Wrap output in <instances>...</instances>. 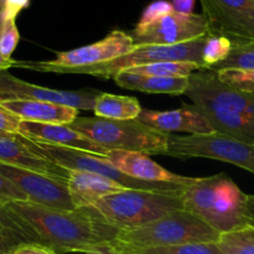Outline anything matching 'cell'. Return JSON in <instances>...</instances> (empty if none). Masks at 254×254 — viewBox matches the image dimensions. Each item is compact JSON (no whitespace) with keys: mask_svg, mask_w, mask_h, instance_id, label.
Instances as JSON below:
<instances>
[{"mask_svg":"<svg viewBox=\"0 0 254 254\" xmlns=\"http://www.w3.org/2000/svg\"><path fill=\"white\" fill-rule=\"evenodd\" d=\"M27 245H40L57 254L91 253L111 250L119 233L93 206L60 211L30 201L2 203Z\"/></svg>","mask_w":254,"mask_h":254,"instance_id":"obj_1","label":"cell"},{"mask_svg":"<svg viewBox=\"0 0 254 254\" xmlns=\"http://www.w3.org/2000/svg\"><path fill=\"white\" fill-rule=\"evenodd\" d=\"M247 196L226 173L197 178L183 193L184 208L220 235L251 225Z\"/></svg>","mask_w":254,"mask_h":254,"instance_id":"obj_2","label":"cell"},{"mask_svg":"<svg viewBox=\"0 0 254 254\" xmlns=\"http://www.w3.org/2000/svg\"><path fill=\"white\" fill-rule=\"evenodd\" d=\"M220 233L186 210H178L159 220L130 230L119 231L111 247H169L190 243H217Z\"/></svg>","mask_w":254,"mask_h":254,"instance_id":"obj_3","label":"cell"},{"mask_svg":"<svg viewBox=\"0 0 254 254\" xmlns=\"http://www.w3.org/2000/svg\"><path fill=\"white\" fill-rule=\"evenodd\" d=\"M69 126L108 150H124L161 155L171 134L146 126L136 119L116 121L99 117H77Z\"/></svg>","mask_w":254,"mask_h":254,"instance_id":"obj_4","label":"cell"},{"mask_svg":"<svg viewBox=\"0 0 254 254\" xmlns=\"http://www.w3.org/2000/svg\"><path fill=\"white\" fill-rule=\"evenodd\" d=\"M104 220L118 230H130L185 210L183 195L126 189L93 203Z\"/></svg>","mask_w":254,"mask_h":254,"instance_id":"obj_5","label":"cell"},{"mask_svg":"<svg viewBox=\"0 0 254 254\" xmlns=\"http://www.w3.org/2000/svg\"><path fill=\"white\" fill-rule=\"evenodd\" d=\"M29 143L35 151L50 159L57 165L62 166L68 170H81L87 173H93L97 175L104 176L107 179L116 181L119 185L124 186L130 190L151 191V192L163 193H178L183 195L188 186L176 185V184H164V183H148L138 179L130 178L122 173L121 170L112 165L107 156L97 155V154L88 153V151L77 150V149L64 148V146L51 145V144L41 143L29 139Z\"/></svg>","mask_w":254,"mask_h":254,"instance_id":"obj_6","label":"cell"},{"mask_svg":"<svg viewBox=\"0 0 254 254\" xmlns=\"http://www.w3.org/2000/svg\"><path fill=\"white\" fill-rule=\"evenodd\" d=\"M207 35L192 41L183 42L175 45H141L134 46L131 51L121 57L81 68L66 69L62 73L89 74L99 78L111 79L119 72L133 67L144 64H155V62H193L202 66L203 68V47L206 44Z\"/></svg>","mask_w":254,"mask_h":254,"instance_id":"obj_7","label":"cell"},{"mask_svg":"<svg viewBox=\"0 0 254 254\" xmlns=\"http://www.w3.org/2000/svg\"><path fill=\"white\" fill-rule=\"evenodd\" d=\"M161 155L171 158H206L223 161L254 174V144L243 143L220 133L206 135H171Z\"/></svg>","mask_w":254,"mask_h":254,"instance_id":"obj_8","label":"cell"},{"mask_svg":"<svg viewBox=\"0 0 254 254\" xmlns=\"http://www.w3.org/2000/svg\"><path fill=\"white\" fill-rule=\"evenodd\" d=\"M134 46L135 45L130 34H127L122 30H114L104 39L94 44L78 47L71 51L59 52L56 57L50 61H15L14 66L32 71L62 73L66 69L81 68L112 61L117 57L128 54L134 49Z\"/></svg>","mask_w":254,"mask_h":254,"instance_id":"obj_9","label":"cell"},{"mask_svg":"<svg viewBox=\"0 0 254 254\" xmlns=\"http://www.w3.org/2000/svg\"><path fill=\"white\" fill-rule=\"evenodd\" d=\"M208 34L227 37L235 45L254 41V0H200Z\"/></svg>","mask_w":254,"mask_h":254,"instance_id":"obj_10","label":"cell"},{"mask_svg":"<svg viewBox=\"0 0 254 254\" xmlns=\"http://www.w3.org/2000/svg\"><path fill=\"white\" fill-rule=\"evenodd\" d=\"M208 22L203 14L184 15L173 10L148 26H135L130 36L135 46L175 45L200 39L208 35Z\"/></svg>","mask_w":254,"mask_h":254,"instance_id":"obj_11","label":"cell"},{"mask_svg":"<svg viewBox=\"0 0 254 254\" xmlns=\"http://www.w3.org/2000/svg\"><path fill=\"white\" fill-rule=\"evenodd\" d=\"M0 175L15 184L30 202L60 211L77 208L67 189V180L4 163H0Z\"/></svg>","mask_w":254,"mask_h":254,"instance_id":"obj_12","label":"cell"},{"mask_svg":"<svg viewBox=\"0 0 254 254\" xmlns=\"http://www.w3.org/2000/svg\"><path fill=\"white\" fill-rule=\"evenodd\" d=\"M102 92L96 88L79 91H61L29 83L7 71L0 72V101L6 99H35L72 107L78 111H93L97 97Z\"/></svg>","mask_w":254,"mask_h":254,"instance_id":"obj_13","label":"cell"},{"mask_svg":"<svg viewBox=\"0 0 254 254\" xmlns=\"http://www.w3.org/2000/svg\"><path fill=\"white\" fill-rule=\"evenodd\" d=\"M0 163L68 180L69 170L35 151L21 134L0 135Z\"/></svg>","mask_w":254,"mask_h":254,"instance_id":"obj_14","label":"cell"},{"mask_svg":"<svg viewBox=\"0 0 254 254\" xmlns=\"http://www.w3.org/2000/svg\"><path fill=\"white\" fill-rule=\"evenodd\" d=\"M19 134L35 141L88 151L97 155L108 156L111 153V150L94 143L93 140L72 128L69 124H45L21 121Z\"/></svg>","mask_w":254,"mask_h":254,"instance_id":"obj_15","label":"cell"},{"mask_svg":"<svg viewBox=\"0 0 254 254\" xmlns=\"http://www.w3.org/2000/svg\"><path fill=\"white\" fill-rule=\"evenodd\" d=\"M107 160L126 175L141 181H148V183L176 184V185L189 186L197 180V178L176 175L156 164L149 158V155L143 153L111 150L109 155L107 156Z\"/></svg>","mask_w":254,"mask_h":254,"instance_id":"obj_16","label":"cell"},{"mask_svg":"<svg viewBox=\"0 0 254 254\" xmlns=\"http://www.w3.org/2000/svg\"><path fill=\"white\" fill-rule=\"evenodd\" d=\"M138 119L146 126L165 133L186 131L190 135L216 133L212 124L193 104H183V108L166 112L143 109Z\"/></svg>","mask_w":254,"mask_h":254,"instance_id":"obj_17","label":"cell"},{"mask_svg":"<svg viewBox=\"0 0 254 254\" xmlns=\"http://www.w3.org/2000/svg\"><path fill=\"white\" fill-rule=\"evenodd\" d=\"M0 106L21 121L45 124H71L78 117V109L35 99H6Z\"/></svg>","mask_w":254,"mask_h":254,"instance_id":"obj_18","label":"cell"},{"mask_svg":"<svg viewBox=\"0 0 254 254\" xmlns=\"http://www.w3.org/2000/svg\"><path fill=\"white\" fill-rule=\"evenodd\" d=\"M67 189L76 207L92 206L106 196L126 190L124 186L111 179L81 170H69Z\"/></svg>","mask_w":254,"mask_h":254,"instance_id":"obj_19","label":"cell"},{"mask_svg":"<svg viewBox=\"0 0 254 254\" xmlns=\"http://www.w3.org/2000/svg\"><path fill=\"white\" fill-rule=\"evenodd\" d=\"M119 87L151 94H185L189 77H154L122 71L113 77Z\"/></svg>","mask_w":254,"mask_h":254,"instance_id":"obj_20","label":"cell"},{"mask_svg":"<svg viewBox=\"0 0 254 254\" xmlns=\"http://www.w3.org/2000/svg\"><path fill=\"white\" fill-rule=\"evenodd\" d=\"M140 103L134 97L118 96V94L103 93L102 92L94 103V116L99 118L116 119V121H129L136 119L140 116Z\"/></svg>","mask_w":254,"mask_h":254,"instance_id":"obj_21","label":"cell"},{"mask_svg":"<svg viewBox=\"0 0 254 254\" xmlns=\"http://www.w3.org/2000/svg\"><path fill=\"white\" fill-rule=\"evenodd\" d=\"M202 68V66L193 62H155L124 69L130 73L154 77H190L193 72Z\"/></svg>","mask_w":254,"mask_h":254,"instance_id":"obj_22","label":"cell"},{"mask_svg":"<svg viewBox=\"0 0 254 254\" xmlns=\"http://www.w3.org/2000/svg\"><path fill=\"white\" fill-rule=\"evenodd\" d=\"M111 248L118 254H225L218 247L217 243H190V245L140 248V250L119 247Z\"/></svg>","mask_w":254,"mask_h":254,"instance_id":"obj_23","label":"cell"},{"mask_svg":"<svg viewBox=\"0 0 254 254\" xmlns=\"http://www.w3.org/2000/svg\"><path fill=\"white\" fill-rule=\"evenodd\" d=\"M217 245L225 254H254V226L222 233Z\"/></svg>","mask_w":254,"mask_h":254,"instance_id":"obj_24","label":"cell"},{"mask_svg":"<svg viewBox=\"0 0 254 254\" xmlns=\"http://www.w3.org/2000/svg\"><path fill=\"white\" fill-rule=\"evenodd\" d=\"M22 245H27L24 235L0 202V254H11Z\"/></svg>","mask_w":254,"mask_h":254,"instance_id":"obj_25","label":"cell"},{"mask_svg":"<svg viewBox=\"0 0 254 254\" xmlns=\"http://www.w3.org/2000/svg\"><path fill=\"white\" fill-rule=\"evenodd\" d=\"M233 49V44L227 37L208 34L203 47V68H211L225 61Z\"/></svg>","mask_w":254,"mask_h":254,"instance_id":"obj_26","label":"cell"},{"mask_svg":"<svg viewBox=\"0 0 254 254\" xmlns=\"http://www.w3.org/2000/svg\"><path fill=\"white\" fill-rule=\"evenodd\" d=\"M227 68H240V69H254V41L246 42V44L235 45L228 55L227 59L221 64L211 67L210 71L217 72L221 69Z\"/></svg>","mask_w":254,"mask_h":254,"instance_id":"obj_27","label":"cell"},{"mask_svg":"<svg viewBox=\"0 0 254 254\" xmlns=\"http://www.w3.org/2000/svg\"><path fill=\"white\" fill-rule=\"evenodd\" d=\"M221 82L238 91L254 93V69L227 68L216 72Z\"/></svg>","mask_w":254,"mask_h":254,"instance_id":"obj_28","label":"cell"},{"mask_svg":"<svg viewBox=\"0 0 254 254\" xmlns=\"http://www.w3.org/2000/svg\"><path fill=\"white\" fill-rule=\"evenodd\" d=\"M19 41L20 32L16 26V17L6 15L0 34V56L6 61L11 60L12 52L16 49Z\"/></svg>","mask_w":254,"mask_h":254,"instance_id":"obj_29","label":"cell"},{"mask_svg":"<svg viewBox=\"0 0 254 254\" xmlns=\"http://www.w3.org/2000/svg\"><path fill=\"white\" fill-rule=\"evenodd\" d=\"M173 10L174 7L173 5H171V2L166 1V0H156V1H153L151 4H149L148 6L144 9L143 14H141L140 19H139L138 24H136L135 26L136 27L148 26V25H150L151 22L158 20L159 17L168 14V12L173 11Z\"/></svg>","mask_w":254,"mask_h":254,"instance_id":"obj_30","label":"cell"},{"mask_svg":"<svg viewBox=\"0 0 254 254\" xmlns=\"http://www.w3.org/2000/svg\"><path fill=\"white\" fill-rule=\"evenodd\" d=\"M11 201H29V198L15 184L0 175V202L6 203Z\"/></svg>","mask_w":254,"mask_h":254,"instance_id":"obj_31","label":"cell"},{"mask_svg":"<svg viewBox=\"0 0 254 254\" xmlns=\"http://www.w3.org/2000/svg\"><path fill=\"white\" fill-rule=\"evenodd\" d=\"M21 119L0 106V135L19 134Z\"/></svg>","mask_w":254,"mask_h":254,"instance_id":"obj_32","label":"cell"},{"mask_svg":"<svg viewBox=\"0 0 254 254\" xmlns=\"http://www.w3.org/2000/svg\"><path fill=\"white\" fill-rule=\"evenodd\" d=\"M11 254H57L50 248L40 245H22Z\"/></svg>","mask_w":254,"mask_h":254,"instance_id":"obj_33","label":"cell"},{"mask_svg":"<svg viewBox=\"0 0 254 254\" xmlns=\"http://www.w3.org/2000/svg\"><path fill=\"white\" fill-rule=\"evenodd\" d=\"M171 5L179 14L190 15L193 14L195 0H171Z\"/></svg>","mask_w":254,"mask_h":254,"instance_id":"obj_34","label":"cell"},{"mask_svg":"<svg viewBox=\"0 0 254 254\" xmlns=\"http://www.w3.org/2000/svg\"><path fill=\"white\" fill-rule=\"evenodd\" d=\"M30 0H6V14L10 15V16L17 17L19 12L21 11L22 9L29 6Z\"/></svg>","mask_w":254,"mask_h":254,"instance_id":"obj_35","label":"cell"},{"mask_svg":"<svg viewBox=\"0 0 254 254\" xmlns=\"http://www.w3.org/2000/svg\"><path fill=\"white\" fill-rule=\"evenodd\" d=\"M247 212L248 217L251 220V225L254 226V196L248 195L247 196Z\"/></svg>","mask_w":254,"mask_h":254,"instance_id":"obj_36","label":"cell"},{"mask_svg":"<svg viewBox=\"0 0 254 254\" xmlns=\"http://www.w3.org/2000/svg\"><path fill=\"white\" fill-rule=\"evenodd\" d=\"M88 254H118V253H116L114 252L113 250H104V251H96V252H91V253H88Z\"/></svg>","mask_w":254,"mask_h":254,"instance_id":"obj_37","label":"cell"},{"mask_svg":"<svg viewBox=\"0 0 254 254\" xmlns=\"http://www.w3.org/2000/svg\"><path fill=\"white\" fill-rule=\"evenodd\" d=\"M5 17H6V12H5L4 10L2 12H0V34H1V29H2V25H4Z\"/></svg>","mask_w":254,"mask_h":254,"instance_id":"obj_38","label":"cell"},{"mask_svg":"<svg viewBox=\"0 0 254 254\" xmlns=\"http://www.w3.org/2000/svg\"><path fill=\"white\" fill-rule=\"evenodd\" d=\"M6 7V0H0V12H2Z\"/></svg>","mask_w":254,"mask_h":254,"instance_id":"obj_39","label":"cell"}]
</instances>
